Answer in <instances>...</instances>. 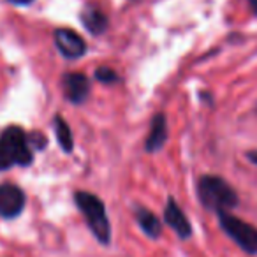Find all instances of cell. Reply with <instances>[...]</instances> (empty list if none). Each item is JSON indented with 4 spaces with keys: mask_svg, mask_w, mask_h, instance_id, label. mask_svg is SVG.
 I'll list each match as a JSON object with an SVG mask.
<instances>
[{
    "mask_svg": "<svg viewBox=\"0 0 257 257\" xmlns=\"http://www.w3.org/2000/svg\"><path fill=\"white\" fill-rule=\"evenodd\" d=\"M197 196L201 204L213 211H229L238 204V196L225 180L220 176L206 175L197 183Z\"/></svg>",
    "mask_w": 257,
    "mask_h": 257,
    "instance_id": "6da1fadb",
    "label": "cell"
},
{
    "mask_svg": "<svg viewBox=\"0 0 257 257\" xmlns=\"http://www.w3.org/2000/svg\"><path fill=\"white\" fill-rule=\"evenodd\" d=\"M74 201H76V206L79 208V211L85 217L86 225L93 232V236L102 245H107L111 239V225L109 220H107L104 203L90 192H76Z\"/></svg>",
    "mask_w": 257,
    "mask_h": 257,
    "instance_id": "7a4b0ae2",
    "label": "cell"
},
{
    "mask_svg": "<svg viewBox=\"0 0 257 257\" xmlns=\"http://www.w3.org/2000/svg\"><path fill=\"white\" fill-rule=\"evenodd\" d=\"M218 222L225 234L238 243L239 248L248 253H257V229L250 225L248 222L234 217L231 211H218Z\"/></svg>",
    "mask_w": 257,
    "mask_h": 257,
    "instance_id": "3957f363",
    "label": "cell"
},
{
    "mask_svg": "<svg viewBox=\"0 0 257 257\" xmlns=\"http://www.w3.org/2000/svg\"><path fill=\"white\" fill-rule=\"evenodd\" d=\"M0 143L6 148V152L9 154V157L13 159L15 164L29 166L32 162V152H30L29 140H27L25 133L20 127L6 128L2 136H0Z\"/></svg>",
    "mask_w": 257,
    "mask_h": 257,
    "instance_id": "277c9868",
    "label": "cell"
},
{
    "mask_svg": "<svg viewBox=\"0 0 257 257\" xmlns=\"http://www.w3.org/2000/svg\"><path fill=\"white\" fill-rule=\"evenodd\" d=\"M25 208V194L20 187L13 183L0 185V217L13 218L18 217Z\"/></svg>",
    "mask_w": 257,
    "mask_h": 257,
    "instance_id": "5b68a950",
    "label": "cell"
},
{
    "mask_svg": "<svg viewBox=\"0 0 257 257\" xmlns=\"http://www.w3.org/2000/svg\"><path fill=\"white\" fill-rule=\"evenodd\" d=\"M55 44L65 58H79L86 51V44L81 36L69 29H58L55 32Z\"/></svg>",
    "mask_w": 257,
    "mask_h": 257,
    "instance_id": "8992f818",
    "label": "cell"
},
{
    "mask_svg": "<svg viewBox=\"0 0 257 257\" xmlns=\"http://www.w3.org/2000/svg\"><path fill=\"white\" fill-rule=\"evenodd\" d=\"M64 93L72 104H81L86 100L90 93V83L88 78L81 72H69L62 79Z\"/></svg>",
    "mask_w": 257,
    "mask_h": 257,
    "instance_id": "52a82bcc",
    "label": "cell"
},
{
    "mask_svg": "<svg viewBox=\"0 0 257 257\" xmlns=\"http://www.w3.org/2000/svg\"><path fill=\"white\" fill-rule=\"evenodd\" d=\"M164 218H166V224H168L180 238H189L190 236V232H192L190 222L187 220L185 213H183L182 208L178 206V203H176L175 199H169L168 204H166Z\"/></svg>",
    "mask_w": 257,
    "mask_h": 257,
    "instance_id": "ba28073f",
    "label": "cell"
},
{
    "mask_svg": "<svg viewBox=\"0 0 257 257\" xmlns=\"http://www.w3.org/2000/svg\"><path fill=\"white\" fill-rule=\"evenodd\" d=\"M166 140H168V123H166V116L162 113H157L152 120L150 133H148L147 140H145V150L147 152H157L164 147Z\"/></svg>",
    "mask_w": 257,
    "mask_h": 257,
    "instance_id": "9c48e42d",
    "label": "cell"
},
{
    "mask_svg": "<svg viewBox=\"0 0 257 257\" xmlns=\"http://www.w3.org/2000/svg\"><path fill=\"white\" fill-rule=\"evenodd\" d=\"M81 23L90 34L100 36L107 29V18L97 6H86L81 11Z\"/></svg>",
    "mask_w": 257,
    "mask_h": 257,
    "instance_id": "30bf717a",
    "label": "cell"
},
{
    "mask_svg": "<svg viewBox=\"0 0 257 257\" xmlns=\"http://www.w3.org/2000/svg\"><path fill=\"white\" fill-rule=\"evenodd\" d=\"M136 220L141 225L145 234L150 236V238H159L162 234L161 220L150 210H147V208H141V206L136 208Z\"/></svg>",
    "mask_w": 257,
    "mask_h": 257,
    "instance_id": "8fae6325",
    "label": "cell"
},
{
    "mask_svg": "<svg viewBox=\"0 0 257 257\" xmlns=\"http://www.w3.org/2000/svg\"><path fill=\"white\" fill-rule=\"evenodd\" d=\"M55 133H57V140L62 150L71 152L72 147H74V141H72V134H71V128H69L67 121L62 116H55Z\"/></svg>",
    "mask_w": 257,
    "mask_h": 257,
    "instance_id": "7c38bea8",
    "label": "cell"
},
{
    "mask_svg": "<svg viewBox=\"0 0 257 257\" xmlns=\"http://www.w3.org/2000/svg\"><path fill=\"white\" fill-rule=\"evenodd\" d=\"M95 78L99 79L100 83H106V85H111V83L118 81V74L111 67H99L95 71Z\"/></svg>",
    "mask_w": 257,
    "mask_h": 257,
    "instance_id": "4fadbf2b",
    "label": "cell"
},
{
    "mask_svg": "<svg viewBox=\"0 0 257 257\" xmlns=\"http://www.w3.org/2000/svg\"><path fill=\"white\" fill-rule=\"evenodd\" d=\"M11 166H15V162H13V159L9 157V154L6 152V148L2 147V143H0V171L9 169Z\"/></svg>",
    "mask_w": 257,
    "mask_h": 257,
    "instance_id": "5bb4252c",
    "label": "cell"
},
{
    "mask_svg": "<svg viewBox=\"0 0 257 257\" xmlns=\"http://www.w3.org/2000/svg\"><path fill=\"white\" fill-rule=\"evenodd\" d=\"M9 2H13L16 6H27V4H32L34 0H9Z\"/></svg>",
    "mask_w": 257,
    "mask_h": 257,
    "instance_id": "9a60e30c",
    "label": "cell"
},
{
    "mask_svg": "<svg viewBox=\"0 0 257 257\" xmlns=\"http://www.w3.org/2000/svg\"><path fill=\"white\" fill-rule=\"evenodd\" d=\"M246 157H248V161H252L253 164H257V152H248Z\"/></svg>",
    "mask_w": 257,
    "mask_h": 257,
    "instance_id": "2e32d148",
    "label": "cell"
},
{
    "mask_svg": "<svg viewBox=\"0 0 257 257\" xmlns=\"http://www.w3.org/2000/svg\"><path fill=\"white\" fill-rule=\"evenodd\" d=\"M248 2H250V6L253 8V11L257 13V0H248Z\"/></svg>",
    "mask_w": 257,
    "mask_h": 257,
    "instance_id": "e0dca14e",
    "label": "cell"
}]
</instances>
